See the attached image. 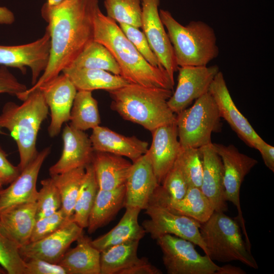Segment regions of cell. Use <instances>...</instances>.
<instances>
[{
    "label": "cell",
    "instance_id": "obj_25",
    "mask_svg": "<svg viewBox=\"0 0 274 274\" xmlns=\"http://www.w3.org/2000/svg\"><path fill=\"white\" fill-rule=\"evenodd\" d=\"M36 201L10 208L0 213V223L20 247L28 243L36 220Z\"/></svg>",
    "mask_w": 274,
    "mask_h": 274
},
{
    "label": "cell",
    "instance_id": "obj_6",
    "mask_svg": "<svg viewBox=\"0 0 274 274\" xmlns=\"http://www.w3.org/2000/svg\"><path fill=\"white\" fill-rule=\"evenodd\" d=\"M199 230L208 256L213 261L224 263L238 261L258 269L251 249L242 237L240 225L224 212L214 211L206 222L201 224Z\"/></svg>",
    "mask_w": 274,
    "mask_h": 274
},
{
    "label": "cell",
    "instance_id": "obj_13",
    "mask_svg": "<svg viewBox=\"0 0 274 274\" xmlns=\"http://www.w3.org/2000/svg\"><path fill=\"white\" fill-rule=\"evenodd\" d=\"M178 83L175 91L167 100L171 110L178 114L194 100L209 92L214 77L219 71L217 65L178 67Z\"/></svg>",
    "mask_w": 274,
    "mask_h": 274
},
{
    "label": "cell",
    "instance_id": "obj_16",
    "mask_svg": "<svg viewBox=\"0 0 274 274\" xmlns=\"http://www.w3.org/2000/svg\"><path fill=\"white\" fill-rule=\"evenodd\" d=\"M39 88L51 112V121L48 132L50 136L53 138L60 132L63 124L70 121L71 109L77 90L70 78L63 73Z\"/></svg>",
    "mask_w": 274,
    "mask_h": 274
},
{
    "label": "cell",
    "instance_id": "obj_20",
    "mask_svg": "<svg viewBox=\"0 0 274 274\" xmlns=\"http://www.w3.org/2000/svg\"><path fill=\"white\" fill-rule=\"evenodd\" d=\"M159 185L147 152L132 162L131 171L125 183L124 207L145 210Z\"/></svg>",
    "mask_w": 274,
    "mask_h": 274
},
{
    "label": "cell",
    "instance_id": "obj_45",
    "mask_svg": "<svg viewBox=\"0 0 274 274\" xmlns=\"http://www.w3.org/2000/svg\"><path fill=\"white\" fill-rule=\"evenodd\" d=\"M162 271L152 265L145 257L138 259L119 274H161Z\"/></svg>",
    "mask_w": 274,
    "mask_h": 274
},
{
    "label": "cell",
    "instance_id": "obj_39",
    "mask_svg": "<svg viewBox=\"0 0 274 274\" xmlns=\"http://www.w3.org/2000/svg\"><path fill=\"white\" fill-rule=\"evenodd\" d=\"M161 184L167 197L171 200H180L185 195L189 185L177 160L167 173Z\"/></svg>",
    "mask_w": 274,
    "mask_h": 274
},
{
    "label": "cell",
    "instance_id": "obj_11",
    "mask_svg": "<svg viewBox=\"0 0 274 274\" xmlns=\"http://www.w3.org/2000/svg\"><path fill=\"white\" fill-rule=\"evenodd\" d=\"M160 0H141V26L150 46L160 64L175 84L174 74L178 70L173 46L160 17Z\"/></svg>",
    "mask_w": 274,
    "mask_h": 274
},
{
    "label": "cell",
    "instance_id": "obj_22",
    "mask_svg": "<svg viewBox=\"0 0 274 274\" xmlns=\"http://www.w3.org/2000/svg\"><path fill=\"white\" fill-rule=\"evenodd\" d=\"M89 138L94 151L125 156L132 162L145 154L148 150L147 142L134 136L122 135L99 125L92 129Z\"/></svg>",
    "mask_w": 274,
    "mask_h": 274
},
{
    "label": "cell",
    "instance_id": "obj_8",
    "mask_svg": "<svg viewBox=\"0 0 274 274\" xmlns=\"http://www.w3.org/2000/svg\"><path fill=\"white\" fill-rule=\"evenodd\" d=\"M145 210L149 219L144 221L142 226L153 239L172 234L198 246L208 256L199 230L201 223L173 212L153 195Z\"/></svg>",
    "mask_w": 274,
    "mask_h": 274
},
{
    "label": "cell",
    "instance_id": "obj_38",
    "mask_svg": "<svg viewBox=\"0 0 274 274\" xmlns=\"http://www.w3.org/2000/svg\"><path fill=\"white\" fill-rule=\"evenodd\" d=\"M41 184L36 200V220L54 213L61 207L60 194L52 178L42 180Z\"/></svg>",
    "mask_w": 274,
    "mask_h": 274
},
{
    "label": "cell",
    "instance_id": "obj_44",
    "mask_svg": "<svg viewBox=\"0 0 274 274\" xmlns=\"http://www.w3.org/2000/svg\"><path fill=\"white\" fill-rule=\"evenodd\" d=\"M20 173L19 166L13 165L8 160L6 153L0 147V176L4 185L12 183Z\"/></svg>",
    "mask_w": 274,
    "mask_h": 274
},
{
    "label": "cell",
    "instance_id": "obj_47",
    "mask_svg": "<svg viewBox=\"0 0 274 274\" xmlns=\"http://www.w3.org/2000/svg\"><path fill=\"white\" fill-rule=\"evenodd\" d=\"M246 272L240 267L231 265L220 266L216 274H245Z\"/></svg>",
    "mask_w": 274,
    "mask_h": 274
},
{
    "label": "cell",
    "instance_id": "obj_19",
    "mask_svg": "<svg viewBox=\"0 0 274 274\" xmlns=\"http://www.w3.org/2000/svg\"><path fill=\"white\" fill-rule=\"evenodd\" d=\"M63 147L59 160L49 168L50 176L61 174L91 163L94 150L90 138L84 131L71 125L64 127Z\"/></svg>",
    "mask_w": 274,
    "mask_h": 274
},
{
    "label": "cell",
    "instance_id": "obj_35",
    "mask_svg": "<svg viewBox=\"0 0 274 274\" xmlns=\"http://www.w3.org/2000/svg\"><path fill=\"white\" fill-rule=\"evenodd\" d=\"M107 16L119 23L141 26V0H105Z\"/></svg>",
    "mask_w": 274,
    "mask_h": 274
},
{
    "label": "cell",
    "instance_id": "obj_33",
    "mask_svg": "<svg viewBox=\"0 0 274 274\" xmlns=\"http://www.w3.org/2000/svg\"><path fill=\"white\" fill-rule=\"evenodd\" d=\"M70 66L102 70L116 75L120 73L119 66L111 52L94 40L85 47Z\"/></svg>",
    "mask_w": 274,
    "mask_h": 274
},
{
    "label": "cell",
    "instance_id": "obj_46",
    "mask_svg": "<svg viewBox=\"0 0 274 274\" xmlns=\"http://www.w3.org/2000/svg\"><path fill=\"white\" fill-rule=\"evenodd\" d=\"M260 153L264 163L270 170L274 172V148L264 141L257 144L255 148Z\"/></svg>",
    "mask_w": 274,
    "mask_h": 274
},
{
    "label": "cell",
    "instance_id": "obj_36",
    "mask_svg": "<svg viewBox=\"0 0 274 274\" xmlns=\"http://www.w3.org/2000/svg\"><path fill=\"white\" fill-rule=\"evenodd\" d=\"M19 248L0 223V266L8 274H25V261Z\"/></svg>",
    "mask_w": 274,
    "mask_h": 274
},
{
    "label": "cell",
    "instance_id": "obj_10",
    "mask_svg": "<svg viewBox=\"0 0 274 274\" xmlns=\"http://www.w3.org/2000/svg\"><path fill=\"white\" fill-rule=\"evenodd\" d=\"M216 152L221 157L224 168L223 184L225 199L232 203L238 212V220L244 234L245 241L251 249V245L246 229L240 203V189L245 177L258 161L241 153L233 145L225 146L213 143Z\"/></svg>",
    "mask_w": 274,
    "mask_h": 274
},
{
    "label": "cell",
    "instance_id": "obj_30",
    "mask_svg": "<svg viewBox=\"0 0 274 274\" xmlns=\"http://www.w3.org/2000/svg\"><path fill=\"white\" fill-rule=\"evenodd\" d=\"M139 241H129L100 252V274H119L138 259Z\"/></svg>",
    "mask_w": 274,
    "mask_h": 274
},
{
    "label": "cell",
    "instance_id": "obj_12",
    "mask_svg": "<svg viewBox=\"0 0 274 274\" xmlns=\"http://www.w3.org/2000/svg\"><path fill=\"white\" fill-rule=\"evenodd\" d=\"M50 50V37L46 29L42 38L33 42L16 46L0 45V64L18 68L23 74L28 67L33 85L48 65Z\"/></svg>",
    "mask_w": 274,
    "mask_h": 274
},
{
    "label": "cell",
    "instance_id": "obj_34",
    "mask_svg": "<svg viewBox=\"0 0 274 274\" xmlns=\"http://www.w3.org/2000/svg\"><path fill=\"white\" fill-rule=\"evenodd\" d=\"M98 190L91 163L85 167V173L74 207L72 220L82 228H87L89 214Z\"/></svg>",
    "mask_w": 274,
    "mask_h": 274
},
{
    "label": "cell",
    "instance_id": "obj_24",
    "mask_svg": "<svg viewBox=\"0 0 274 274\" xmlns=\"http://www.w3.org/2000/svg\"><path fill=\"white\" fill-rule=\"evenodd\" d=\"M153 195L173 212L192 218L201 224L206 222L214 212L210 201L198 187L189 186L185 195L179 200L169 199L160 185Z\"/></svg>",
    "mask_w": 274,
    "mask_h": 274
},
{
    "label": "cell",
    "instance_id": "obj_26",
    "mask_svg": "<svg viewBox=\"0 0 274 274\" xmlns=\"http://www.w3.org/2000/svg\"><path fill=\"white\" fill-rule=\"evenodd\" d=\"M125 208V212L117 225L107 233L91 240L92 245L100 252L123 243L140 241L145 236L146 232L138 221L141 210L131 207Z\"/></svg>",
    "mask_w": 274,
    "mask_h": 274
},
{
    "label": "cell",
    "instance_id": "obj_23",
    "mask_svg": "<svg viewBox=\"0 0 274 274\" xmlns=\"http://www.w3.org/2000/svg\"><path fill=\"white\" fill-rule=\"evenodd\" d=\"M92 165L99 189L111 190L125 184L132 163L123 156L94 151Z\"/></svg>",
    "mask_w": 274,
    "mask_h": 274
},
{
    "label": "cell",
    "instance_id": "obj_21",
    "mask_svg": "<svg viewBox=\"0 0 274 274\" xmlns=\"http://www.w3.org/2000/svg\"><path fill=\"white\" fill-rule=\"evenodd\" d=\"M202 156V178L200 189L210 201L214 211L228 209L223 184L224 168L221 157L211 143L200 148Z\"/></svg>",
    "mask_w": 274,
    "mask_h": 274
},
{
    "label": "cell",
    "instance_id": "obj_40",
    "mask_svg": "<svg viewBox=\"0 0 274 274\" xmlns=\"http://www.w3.org/2000/svg\"><path fill=\"white\" fill-rule=\"evenodd\" d=\"M119 24L125 36L148 63L154 66L163 68L160 64L143 31L132 25L124 23Z\"/></svg>",
    "mask_w": 274,
    "mask_h": 274
},
{
    "label": "cell",
    "instance_id": "obj_15",
    "mask_svg": "<svg viewBox=\"0 0 274 274\" xmlns=\"http://www.w3.org/2000/svg\"><path fill=\"white\" fill-rule=\"evenodd\" d=\"M209 92L215 101L220 117L224 118L238 136L250 147L263 140L234 104L223 73L219 71L211 83Z\"/></svg>",
    "mask_w": 274,
    "mask_h": 274
},
{
    "label": "cell",
    "instance_id": "obj_42",
    "mask_svg": "<svg viewBox=\"0 0 274 274\" xmlns=\"http://www.w3.org/2000/svg\"><path fill=\"white\" fill-rule=\"evenodd\" d=\"M25 274H69L67 269L58 263L40 259L25 261Z\"/></svg>",
    "mask_w": 274,
    "mask_h": 274
},
{
    "label": "cell",
    "instance_id": "obj_18",
    "mask_svg": "<svg viewBox=\"0 0 274 274\" xmlns=\"http://www.w3.org/2000/svg\"><path fill=\"white\" fill-rule=\"evenodd\" d=\"M151 132L152 141L147 153L157 182L160 185L180 150L176 122L160 126Z\"/></svg>",
    "mask_w": 274,
    "mask_h": 274
},
{
    "label": "cell",
    "instance_id": "obj_9",
    "mask_svg": "<svg viewBox=\"0 0 274 274\" xmlns=\"http://www.w3.org/2000/svg\"><path fill=\"white\" fill-rule=\"evenodd\" d=\"M156 240L168 274H216L220 267L207 255L199 254L188 240L169 234Z\"/></svg>",
    "mask_w": 274,
    "mask_h": 274
},
{
    "label": "cell",
    "instance_id": "obj_14",
    "mask_svg": "<svg viewBox=\"0 0 274 274\" xmlns=\"http://www.w3.org/2000/svg\"><path fill=\"white\" fill-rule=\"evenodd\" d=\"M83 229L70 220L50 235L20 247V254L25 261L40 259L58 263L71 245L83 233Z\"/></svg>",
    "mask_w": 274,
    "mask_h": 274
},
{
    "label": "cell",
    "instance_id": "obj_5",
    "mask_svg": "<svg viewBox=\"0 0 274 274\" xmlns=\"http://www.w3.org/2000/svg\"><path fill=\"white\" fill-rule=\"evenodd\" d=\"M159 15L166 28L178 67L206 66L219 55L214 29L202 21H192L184 26L167 10Z\"/></svg>",
    "mask_w": 274,
    "mask_h": 274
},
{
    "label": "cell",
    "instance_id": "obj_50",
    "mask_svg": "<svg viewBox=\"0 0 274 274\" xmlns=\"http://www.w3.org/2000/svg\"><path fill=\"white\" fill-rule=\"evenodd\" d=\"M5 270L0 266V274L6 273Z\"/></svg>",
    "mask_w": 274,
    "mask_h": 274
},
{
    "label": "cell",
    "instance_id": "obj_41",
    "mask_svg": "<svg viewBox=\"0 0 274 274\" xmlns=\"http://www.w3.org/2000/svg\"><path fill=\"white\" fill-rule=\"evenodd\" d=\"M68 219L60 209L54 213L36 220L29 242L43 238L61 227Z\"/></svg>",
    "mask_w": 274,
    "mask_h": 274
},
{
    "label": "cell",
    "instance_id": "obj_49",
    "mask_svg": "<svg viewBox=\"0 0 274 274\" xmlns=\"http://www.w3.org/2000/svg\"><path fill=\"white\" fill-rule=\"evenodd\" d=\"M4 185L3 181L0 176V190L2 189L3 186Z\"/></svg>",
    "mask_w": 274,
    "mask_h": 274
},
{
    "label": "cell",
    "instance_id": "obj_1",
    "mask_svg": "<svg viewBox=\"0 0 274 274\" xmlns=\"http://www.w3.org/2000/svg\"><path fill=\"white\" fill-rule=\"evenodd\" d=\"M98 0H65L56 6L45 3L41 10L48 22L50 37L48 65L37 82L20 94L23 101L28 94L58 76L71 65L85 47L93 40L94 19Z\"/></svg>",
    "mask_w": 274,
    "mask_h": 274
},
{
    "label": "cell",
    "instance_id": "obj_43",
    "mask_svg": "<svg viewBox=\"0 0 274 274\" xmlns=\"http://www.w3.org/2000/svg\"><path fill=\"white\" fill-rule=\"evenodd\" d=\"M27 89L26 85L19 82L6 66L0 67V93H7L17 96Z\"/></svg>",
    "mask_w": 274,
    "mask_h": 274
},
{
    "label": "cell",
    "instance_id": "obj_28",
    "mask_svg": "<svg viewBox=\"0 0 274 274\" xmlns=\"http://www.w3.org/2000/svg\"><path fill=\"white\" fill-rule=\"evenodd\" d=\"M125 193V184L111 190L98 189L88 218L89 233L109 223L124 207Z\"/></svg>",
    "mask_w": 274,
    "mask_h": 274
},
{
    "label": "cell",
    "instance_id": "obj_32",
    "mask_svg": "<svg viewBox=\"0 0 274 274\" xmlns=\"http://www.w3.org/2000/svg\"><path fill=\"white\" fill-rule=\"evenodd\" d=\"M85 173V167H80L50 176L60 194V209L68 219H72L74 207Z\"/></svg>",
    "mask_w": 274,
    "mask_h": 274
},
{
    "label": "cell",
    "instance_id": "obj_2",
    "mask_svg": "<svg viewBox=\"0 0 274 274\" xmlns=\"http://www.w3.org/2000/svg\"><path fill=\"white\" fill-rule=\"evenodd\" d=\"M93 40L111 52L119 66L120 76L129 83L173 90L175 84L165 69L148 63L116 22L104 14L99 8L94 19Z\"/></svg>",
    "mask_w": 274,
    "mask_h": 274
},
{
    "label": "cell",
    "instance_id": "obj_17",
    "mask_svg": "<svg viewBox=\"0 0 274 274\" xmlns=\"http://www.w3.org/2000/svg\"><path fill=\"white\" fill-rule=\"evenodd\" d=\"M50 151V147H48L38 152L8 187L0 190V213L21 203L36 201L38 177Z\"/></svg>",
    "mask_w": 274,
    "mask_h": 274
},
{
    "label": "cell",
    "instance_id": "obj_4",
    "mask_svg": "<svg viewBox=\"0 0 274 274\" xmlns=\"http://www.w3.org/2000/svg\"><path fill=\"white\" fill-rule=\"evenodd\" d=\"M49 108L40 88L30 93L21 105L8 102L0 114V133L6 129L15 141L21 172L36 157L38 134L47 118Z\"/></svg>",
    "mask_w": 274,
    "mask_h": 274
},
{
    "label": "cell",
    "instance_id": "obj_31",
    "mask_svg": "<svg viewBox=\"0 0 274 274\" xmlns=\"http://www.w3.org/2000/svg\"><path fill=\"white\" fill-rule=\"evenodd\" d=\"M70 121L73 127L85 131L99 125L100 118L97 100L92 91L77 92L71 109Z\"/></svg>",
    "mask_w": 274,
    "mask_h": 274
},
{
    "label": "cell",
    "instance_id": "obj_7",
    "mask_svg": "<svg viewBox=\"0 0 274 274\" xmlns=\"http://www.w3.org/2000/svg\"><path fill=\"white\" fill-rule=\"evenodd\" d=\"M176 122L182 147L198 148L210 144L212 133L220 132L222 127L216 103L209 92L177 114Z\"/></svg>",
    "mask_w": 274,
    "mask_h": 274
},
{
    "label": "cell",
    "instance_id": "obj_29",
    "mask_svg": "<svg viewBox=\"0 0 274 274\" xmlns=\"http://www.w3.org/2000/svg\"><path fill=\"white\" fill-rule=\"evenodd\" d=\"M62 72L70 78L77 91L102 89L109 91L129 84L121 76L102 70L70 66Z\"/></svg>",
    "mask_w": 274,
    "mask_h": 274
},
{
    "label": "cell",
    "instance_id": "obj_3",
    "mask_svg": "<svg viewBox=\"0 0 274 274\" xmlns=\"http://www.w3.org/2000/svg\"><path fill=\"white\" fill-rule=\"evenodd\" d=\"M108 92L113 110L124 119L138 124L151 132L176 121L177 115L167 104L173 94L172 90L129 83Z\"/></svg>",
    "mask_w": 274,
    "mask_h": 274
},
{
    "label": "cell",
    "instance_id": "obj_27",
    "mask_svg": "<svg viewBox=\"0 0 274 274\" xmlns=\"http://www.w3.org/2000/svg\"><path fill=\"white\" fill-rule=\"evenodd\" d=\"M76 241V247L68 249L58 264L69 274H100V252L83 233Z\"/></svg>",
    "mask_w": 274,
    "mask_h": 274
},
{
    "label": "cell",
    "instance_id": "obj_48",
    "mask_svg": "<svg viewBox=\"0 0 274 274\" xmlns=\"http://www.w3.org/2000/svg\"><path fill=\"white\" fill-rule=\"evenodd\" d=\"M65 0H47L46 3L49 6H56L58 5Z\"/></svg>",
    "mask_w": 274,
    "mask_h": 274
},
{
    "label": "cell",
    "instance_id": "obj_37",
    "mask_svg": "<svg viewBox=\"0 0 274 274\" xmlns=\"http://www.w3.org/2000/svg\"><path fill=\"white\" fill-rule=\"evenodd\" d=\"M177 161L189 186L200 188L202 178V156L200 148L181 146Z\"/></svg>",
    "mask_w": 274,
    "mask_h": 274
}]
</instances>
